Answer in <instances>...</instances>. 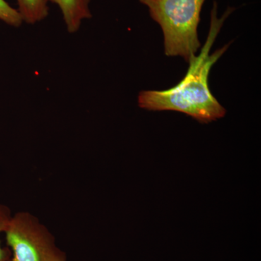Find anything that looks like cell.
<instances>
[{"instance_id":"obj_5","label":"cell","mask_w":261,"mask_h":261,"mask_svg":"<svg viewBox=\"0 0 261 261\" xmlns=\"http://www.w3.org/2000/svg\"><path fill=\"white\" fill-rule=\"evenodd\" d=\"M18 11L23 22L29 24L39 23L49 15L48 0H16Z\"/></svg>"},{"instance_id":"obj_1","label":"cell","mask_w":261,"mask_h":261,"mask_svg":"<svg viewBox=\"0 0 261 261\" xmlns=\"http://www.w3.org/2000/svg\"><path fill=\"white\" fill-rule=\"evenodd\" d=\"M229 8L221 18L218 17L217 4L211 10V27L207 40L198 56L192 57L183 80L166 90L142 91L139 94L141 108L152 111H172L185 113L200 123H207L224 118L226 109L209 88V74L212 67L228 49V44L212 54L211 49L228 15L233 11Z\"/></svg>"},{"instance_id":"obj_2","label":"cell","mask_w":261,"mask_h":261,"mask_svg":"<svg viewBox=\"0 0 261 261\" xmlns=\"http://www.w3.org/2000/svg\"><path fill=\"white\" fill-rule=\"evenodd\" d=\"M205 0H140L161 25L164 37L165 54L179 56L187 62L200 48L197 29Z\"/></svg>"},{"instance_id":"obj_7","label":"cell","mask_w":261,"mask_h":261,"mask_svg":"<svg viewBox=\"0 0 261 261\" xmlns=\"http://www.w3.org/2000/svg\"><path fill=\"white\" fill-rule=\"evenodd\" d=\"M11 217L12 214L10 209L6 205L0 204V238L1 235L4 233ZM10 255H11L9 249L2 245L0 239V261L10 260Z\"/></svg>"},{"instance_id":"obj_3","label":"cell","mask_w":261,"mask_h":261,"mask_svg":"<svg viewBox=\"0 0 261 261\" xmlns=\"http://www.w3.org/2000/svg\"><path fill=\"white\" fill-rule=\"evenodd\" d=\"M4 234L10 261H67L53 233L31 213L12 215Z\"/></svg>"},{"instance_id":"obj_8","label":"cell","mask_w":261,"mask_h":261,"mask_svg":"<svg viewBox=\"0 0 261 261\" xmlns=\"http://www.w3.org/2000/svg\"><path fill=\"white\" fill-rule=\"evenodd\" d=\"M8 261H10V260H8Z\"/></svg>"},{"instance_id":"obj_6","label":"cell","mask_w":261,"mask_h":261,"mask_svg":"<svg viewBox=\"0 0 261 261\" xmlns=\"http://www.w3.org/2000/svg\"><path fill=\"white\" fill-rule=\"evenodd\" d=\"M0 21L15 28L20 27L23 23L18 10L13 8L5 0H0Z\"/></svg>"},{"instance_id":"obj_4","label":"cell","mask_w":261,"mask_h":261,"mask_svg":"<svg viewBox=\"0 0 261 261\" xmlns=\"http://www.w3.org/2000/svg\"><path fill=\"white\" fill-rule=\"evenodd\" d=\"M91 0H48L59 7L67 30L73 34L80 30L82 22L92 18Z\"/></svg>"}]
</instances>
